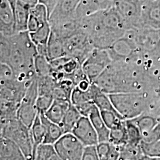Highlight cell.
Wrapping results in <instances>:
<instances>
[{
	"mask_svg": "<svg viewBox=\"0 0 160 160\" xmlns=\"http://www.w3.org/2000/svg\"><path fill=\"white\" fill-rule=\"evenodd\" d=\"M0 36V63L8 65L19 81L34 80L36 78L34 59L38 53L29 32Z\"/></svg>",
	"mask_w": 160,
	"mask_h": 160,
	"instance_id": "1",
	"label": "cell"
},
{
	"mask_svg": "<svg viewBox=\"0 0 160 160\" xmlns=\"http://www.w3.org/2000/svg\"><path fill=\"white\" fill-rule=\"evenodd\" d=\"M93 83L108 94L151 92L143 69L135 62L112 61Z\"/></svg>",
	"mask_w": 160,
	"mask_h": 160,
	"instance_id": "2",
	"label": "cell"
},
{
	"mask_svg": "<svg viewBox=\"0 0 160 160\" xmlns=\"http://www.w3.org/2000/svg\"><path fill=\"white\" fill-rule=\"evenodd\" d=\"M82 29L95 48L108 49L128 30L114 6L81 19Z\"/></svg>",
	"mask_w": 160,
	"mask_h": 160,
	"instance_id": "3",
	"label": "cell"
},
{
	"mask_svg": "<svg viewBox=\"0 0 160 160\" xmlns=\"http://www.w3.org/2000/svg\"><path fill=\"white\" fill-rule=\"evenodd\" d=\"M109 96L116 111L125 120L148 113L158 100L157 94L151 92L118 93Z\"/></svg>",
	"mask_w": 160,
	"mask_h": 160,
	"instance_id": "4",
	"label": "cell"
},
{
	"mask_svg": "<svg viewBox=\"0 0 160 160\" xmlns=\"http://www.w3.org/2000/svg\"><path fill=\"white\" fill-rule=\"evenodd\" d=\"M1 137L6 138L16 143L28 160H33V145L30 129L17 118L1 121Z\"/></svg>",
	"mask_w": 160,
	"mask_h": 160,
	"instance_id": "5",
	"label": "cell"
},
{
	"mask_svg": "<svg viewBox=\"0 0 160 160\" xmlns=\"http://www.w3.org/2000/svg\"><path fill=\"white\" fill-rule=\"evenodd\" d=\"M38 95V84L36 77L28 87L17 110V118L29 129L38 114L36 108Z\"/></svg>",
	"mask_w": 160,
	"mask_h": 160,
	"instance_id": "6",
	"label": "cell"
},
{
	"mask_svg": "<svg viewBox=\"0 0 160 160\" xmlns=\"http://www.w3.org/2000/svg\"><path fill=\"white\" fill-rule=\"evenodd\" d=\"M64 42L66 56L74 58L81 65L94 48L82 29L69 36Z\"/></svg>",
	"mask_w": 160,
	"mask_h": 160,
	"instance_id": "7",
	"label": "cell"
},
{
	"mask_svg": "<svg viewBox=\"0 0 160 160\" xmlns=\"http://www.w3.org/2000/svg\"><path fill=\"white\" fill-rule=\"evenodd\" d=\"M112 62L107 49L94 48L81 67L87 78L93 83Z\"/></svg>",
	"mask_w": 160,
	"mask_h": 160,
	"instance_id": "8",
	"label": "cell"
},
{
	"mask_svg": "<svg viewBox=\"0 0 160 160\" xmlns=\"http://www.w3.org/2000/svg\"><path fill=\"white\" fill-rule=\"evenodd\" d=\"M142 1L114 0L113 6L123 20L128 30L142 28L141 6Z\"/></svg>",
	"mask_w": 160,
	"mask_h": 160,
	"instance_id": "9",
	"label": "cell"
},
{
	"mask_svg": "<svg viewBox=\"0 0 160 160\" xmlns=\"http://www.w3.org/2000/svg\"><path fill=\"white\" fill-rule=\"evenodd\" d=\"M61 160H81L85 146L72 133H65L54 145Z\"/></svg>",
	"mask_w": 160,
	"mask_h": 160,
	"instance_id": "10",
	"label": "cell"
},
{
	"mask_svg": "<svg viewBox=\"0 0 160 160\" xmlns=\"http://www.w3.org/2000/svg\"><path fill=\"white\" fill-rule=\"evenodd\" d=\"M81 0H59L49 18L51 26L76 18Z\"/></svg>",
	"mask_w": 160,
	"mask_h": 160,
	"instance_id": "11",
	"label": "cell"
},
{
	"mask_svg": "<svg viewBox=\"0 0 160 160\" xmlns=\"http://www.w3.org/2000/svg\"><path fill=\"white\" fill-rule=\"evenodd\" d=\"M141 25L142 28L160 30V0H143Z\"/></svg>",
	"mask_w": 160,
	"mask_h": 160,
	"instance_id": "12",
	"label": "cell"
},
{
	"mask_svg": "<svg viewBox=\"0 0 160 160\" xmlns=\"http://www.w3.org/2000/svg\"><path fill=\"white\" fill-rule=\"evenodd\" d=\"M71 133L85 147L98 143L97 133L88 118L82 116Z\"/></svg>",
	"mask_w": 160,
	"mask_h": 160,
	"instance_id": "13",
	"label": "cell"
},
{
	"mask_svg": "<svg viewBox=\"0 0 160 160\" xmlns=\"http://www.w3.org/2000/svg\"><path fill=\"white\" fill-rule=\"evenodd\" d=\"M16 33L14 11L8 0H0V34Z\"/></svg>",
	"mask_w": 160,
	"mask_h": 160,
	"instance_id": "14",
	"label": "cell"
},
{
	"mask_svg": "<svg viewBox=\"0 0 160 160\" xmlns=\"http://www.w3.org/2000/svg\"><path fill=\"white\" fill-rule=\"evenodd\" d=\"M114 0H81L76 12L78 19L107 10L114 5Z\"/></svg>",
	"mask_w": 160,
	"mask_h": 160,
	"instance_id": "15",
	"label": "cell"
},
{
	"mask_svg": "<svg viewBox=\"0 0 160 160\" xmlns=\"http://www.w3.org/2000/svg\"><path fill=\"white\" fill-rule=\"evenodd\" d=\"M49 22V14L45 6L39 3L30 8L28 24L29 33L35 32L42 26Z\"/></svg>",
	"mask_w": 160,
	"mask_h": 160,
	"instance_id": "16",
	"label": "cell"
},
{
	"mask_svg": "<svg viewBox=\"0 0 160 160\" xmlns=\"http://www.w3.org/2000/svg\"><path fill=\"white\" fill-rule=\"evenodd\" d=\"M0 160H28L22 151L12 141L0 137Z\"/></svg>",
	"mask_w": 160,
	"mask_h": 160,
	"instance_id": "17",
	"label": "cell"
},
{
	"mask_svg": "<svg viewBox=\"0 0 160 160\" xmlns=\"http://www.w3.org/2000/svg\"><path fill=\"white\" fill-rule=\"evenodd\" d=\"M97 133L98 142H109L110 129L105 124L99 109L96 106L88 117Z\"/></svg>",
	"mask_w": 160,
	"mask_h": 160,
	"instance_id": "18",
	"label": "cell"
},
{
	"mask_svg": "<svg viewBox=\"0 0 160 160\" xmlns=\"http://www.w3.org/2000/svg\"><path fill=\"white\" fill-rule=\"evenodd\" d=\"M40 115L45 131L43 143L54 145L64 134L63 130L59 125L49 120L44 114Z\"/></svg>",
	"mask_w": 160,
	"mask_h": 160,
	"instance_id": "19",
	"label": "cell"
},
{
	"mask_svg": "<svg viewBox=\"0 0 160 160\" xmlns=\"http://www.w3.org/2000/svg\"><path fill=\"white\" fill-rule=\"evenodd\" d=\"M30 8V7L25 4L21 0H18L14 11L16 33L28 31Z\"/></svg>",
	"mask_w": 160,
	"mask_h": 160,
	"instance_id": "20",
	"label": "cell"
},
{
	"mask_svg": "<svg viewBox=\"0 0 160 160\" xmlns=\"http://www.w3.org/2000/svg\"><path fill=\"white\" fill-rule=\"evenodd\" d=\"M90 90L92 92V101L100 111L109 110L118 112L114 108L109 94L103 92L94 83H92Z\"/></svg>",
	"mask_w": 160,
	"mask_h": 160,
	"instance_id": "21",
	"label": "cell"
},
{
	"mask_svg": "<svg viewBox=\"0 0 160 160\" xmlns=\"http://www.w3.org/2000/svg\"><path fill=\"white\" fill-rule=\"evenodd\" d=\"M71 104L68 101L54 100L51 107L43 114L52 122L60 125Z\"/></svg>",
	"mask_w": 160,
	"mask_h": 160,
	"instance_id": "22",
	"label": "cell"
},
{
	"mask_svg": "<svg viewBox=\"0 0 160 160\" xmlns=\"http://www.w3.org/2000/svg\"><path fill=\"white\" fill-rule=\"evenodd\" d=\"M66 56L64 40L51 32L47 46V58L52 61Z\"/></svg>",
	"mask_w": 160,
	"mask_h": 160,
	"instance_id": "23",
	"label": "cell"
},
{
	"mask_svg": "<svg viewBox=\"0 0 160 160\" xmlns=\"http://www.w3.org/2000/svg\"><path fill=\"white\" fill-rule=\"evenodd\" d=\"M132 120L139 128L142 138L160 123V118L147 113H144Z\"/></svg>",
	"mask_w": 160,
	"mask_h": 160,
	"instance_id": "24",
	"label": "cell"
},
{
	"mask_svg": "<svg viewBox=\"0 0 160 160\" xmlns=\"http://www.w3.org/2000/svg\"><path fill=\"white\" fill-rule=\"evenodd\" d=\"M96 148L100 160H118L120 157V147L110 142H98Z\"/></svg>",
	"mask_w": 160,
	"mask_h": 160,
	"instance_id": "25",
	"label": "cell"
},
{
	"mask_svg": "<svg viewBox=\"0 0 160 160\" xmlns=\"http://www.w3.org/2000/svg\"><path fill=\"white\" fill-rule=\"evenodd\" d=\"M81 117V114L75 106L71 104L65 114L62 122L59 125L62 128L64 134L71 133Z\"/></svg>",
	"mask_w": 160,
	"mask_h": 160,
	"instance_id": "26",
	"label": "cell"
},
{
	"mask_svg": "<svg viewBox=\"0 0 160 160\" xmlns=\"http://www.w3.org/2000/svg\"><path fill=\"white\" fill-rule=\"evenodd\" d=\"M30 135L33 145V159L36 153V151L40 144L43 143L45 131V128L42 123L39 113L37 115L32 126L30 128Z\"/></svg>",
	"mask_w": 160,
	"mask_h": 160,
	"instance_id": "27",
	"label": "cell"
},
{
	"mask_svg": "<svg viewBox=\"0 0 160 160\" xmlns=\"http://www.w3.org/2000/svg\"><path fill=\"white\" fill-rule=\"evenodd\" d=\"M109 142L116 146L123 147L128 143V137L126 129V120L119 125L110 129Z\"/></svg>",
	"mask_w": 160,
	"mask_h": 160,
	"instance_id": "28",
	"label": "cell"
},
{
	"mask_svg": "<svg viewBox=\"0 0 160 160\" xmlns=\"http://www.w3.org/2000/svg\"><path fill=\"white\" fill-rule=\"evenodd\" d=\"M33 160H61L53 145L42 143L36 151Z\"/></svg>",
	"mask_w": 160,
	"mask_h": 160,
	"instance_id": "29",
	"label": "cell"
},
{
	"mask_svg": "<svg viewBox=\"0 0 160 160\" xmlns=\"http://www.w3.org/2000/svg\"><path fill=\"white\" fill-rule=\"evenodd\" d=\"M34 71L38 78L51 75L52 67L48 58L38 54L34 59Z\"/></svg>",
	"mask_w": 160,
	"mask_h": 160,
	"instance_id": "30",
	"label": "cell"
},
{
	"mask_svg": "<svg viewBox=\"0 0 160 160\" xmlns=\"http://www.w3.org/2000/svg\"><path fill=\"white\" fill-rule=\"evenodd\" d=\"M126 129L128 137V143L133 147H138L142 141V134L139 128L132 119L126 120Z\"/></svg>",
	"mask_w": 160,
	"mask_h": 160,
	"instance_id": "31",
	"label": "cell"
},
{
	"mask_svg": "<svg viewBox=\"0 0 160 160\" xmlns=\"http://www.w3.org/2000/svg\"><path fill=\"white\" fill-rule=\"evenodd\" d=\"M88 102H92L90 87L87 91H82L77 87H75L71 96V104L77 106Z\"/></svg>",
	"mask_w": 160,
	"mask_h": 160,
	"instance_id": "32",
	"label": "cell"
},
{
	"mask_svg": "<svg viewBox=\"0 0 160 160\" xmlns=\"http://www.w3.org/2000/svg\"><path fill=\"white\" fill-rule=\"evenodd\" d=\"M100 112L103 120L109 129L119 125L123 120H125L119 113L116 112L109 110H102Z\"/></svg>",
	"mask_w": 160,
	"mask_h": 160,
	"instance_id": "33",
	"label": "cell"
},
{
	"mask_svg": "<svg viewBox=\"0 0 160 160\" xmlns=\"http://www.w3.org/2000/svg\"><path fill=\"white\" fill-rule=\"evenodd\" d=\"M142 154L140 145L133 147L127 144L121 148L120 157L118 160H138Z\"/></svg>",
	"mask_w": 160,
	"mask_h": 160,
	"instance_id": "34",
	"label": "cell"
},
{
	"mask_svg": "<svg viewBox=\"0 0 160 160\" xmlns=\"http://www.w3.org/2000/svg\"><path fill=\"white\" fill-rule=\"evenodd\" d=\"M140 148L143 155L150 157L160 158V140L151 143L141 142Z\"/></svg>",
	"mask_w": 160,
	"mask_h": 160,
	"instance_id": "35",
	"label": "cell"
},
{
	"mask_svg": "<svg viewBox=\"0 0 160 160\" xmlns=\"http://www.w3.org/2000/svg\"><path fill=\"white\" fill-rule=\"evenodd\" d=\"M54 100L52 95H38L36 102V108L39 114H45L51 107Z\"/></svg>",
	"mask_w": 160,
	"mask_h": 160,
	"instance_id": "36",
	"label": "cell"
},
{
	"mask_svg": "<svg viewBox=\"0 0 160 160\" xmlns=\"http://www.w3.org/2000/svg\"><path fill=\"white\" fill-rule=\"evenodd\" d=\"M81 160H100L96 145L85 147Z\"/></svg>",
	"mask_w": 160,
	"mask_h": 160,
	"instance_id": "37",
	"label": "cell"
},
{
	"mask_svg": "<svg viewBox=\"0 0 160 160\" xmlns=\"http://www.w3.org/2000/svg\"><path fill=\"white\" fill-rule=\"evenodd\" d=\"M160 140V123L142 138L141 142L151 143Z\"/></svg>",
	"mask_w": 160,
	"mask_h": 160,
	"instance_id": "38",
	"label": "cell"
},
{
	"mask_svg": "<svg viewBox=\"0 0 160 160\" xmlns=\"http://www.w3.org/2000/svg\"><path fill=\"white\" fill-rule=\"evenodd\" d=\"M59 0H39V3L43 4L46 7L49 14V18L52 12L54 9Z\"/></svg>",
	"mask_w": 160,
	"mask_h": 160,
	"instance_id": "39",
	"label": "cell"
},
{
	"mask_svg": "<svg viewBox=\"0 0 160 160\" xmlns=\"http://www.w3.org/2000/svg\"><path fill=\"white\" fill-rule=\"evenodd\" d=\"M25 4L28 5L30 8L34 7L39 4V0H21Z\"/></svg>",
	"mask_w": 160,
	"mask_h": 160,
	"instance_id": "40",
	"label": "cell"
},
{
	"mask_svg": "<svg viewBox=\"0 0 160 160\" xmlns=\"http://www.w3.org/2000/svg\"><path fill=\"white\" fill-rule=\"evenodd\" d=\"M138 160H160V158L150 157H148V156H147V155L142 154L139 157V158Z\"/></svg>",
	"mask_w": 160,
	"mask_h": 160,
	"instance_id": "41",
	"label": "cell"
},
{
	"mask_svg": "<svg viewBox=\"0 0 160 160\" xmlns=\"http://www.w3.org/2000/svg\"><path fill=\"white\" fill-rule=\"evenodd\" d=\"M8 1L9 3L10 4V5L12 6L13 11H14V9H15V7H16V4H17L18 0H8Z\"/></svg>",
	"mask_w": 160,
	"mask_h": 160,
	"instance_id": "42",
	"label": "cell"
}]
</instances>
